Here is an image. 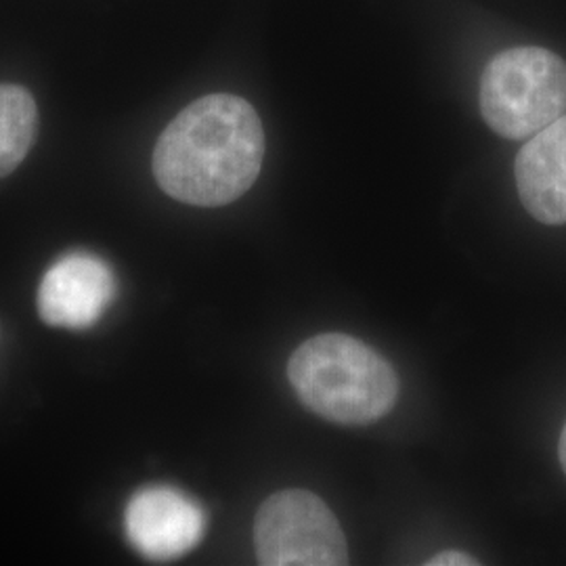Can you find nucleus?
I'll use <instances>...</instances> for the list:
<instances>
[{"mask_svg": "<svg viewBox=\"0 0 566 566\" xmlns=\"http://www.w3.org/2000/svg\"><path fill=\"white\" fill-rule=\"evenodd\" d=\"M130 546L151 560H175L202 542L206 533L203 507L181 489L145 486L137 491L124 512Z\"/></svg>", "mask_w": 566, "mask_h": 566, "instance_id": "nucleus-5", "label": "nucleus"}, {"mask_svg": "<svg viewBox=\"0 0 566 566\" xmlns=\"http://www.w3.org/2000/svg\"><path fill=\"white\" fill-rule=\"evenodd\" d=\"M39 133V107L20 84H0V179L28 156Z\"/></svg>", "mask_w": 566, "mask_h": 566, "instance_id": "nucleus-8", "label": "nucleus"}, {"mask_svg": "<svg viewBox=\"0 0 566 566\" xmlns=\"http://www.w3.org/2000/svg\"><path fill=\"white\" fill-rule=\"evenodd\" d=\"M514 175L521 202L533 219L566 223V114L528 137Z\"/></svg>", "mask_w": 566, "mask_h": 566, "instance_id": "nucleus-7", "label": "nucleus"}, {"mask_svg": "<svg viewBox=\"0 0 566 566\" xmlns=\"http://www.w3.org/2000/svg\"><path fill=\"white\" fill-rule=\"evenodd\" d=\"M114 296L112 266L95 254L70 252L46 269L36 304L44 324L86 329L102 319Z\"/></svg>", "mask_w": 566, "mask_h": 566, "instance_id": "nucleus-6", "label": "nucleus"}, {"mask_svg": "<svg viewBox=\"0 0 566 566\" xmlns=\"http://www.w3.org/2000/svg\"><path fill=\"white\" fill-rule=\"evenodd\" d=\"M254 547L264 566L348 565L340 523L322 497L304 489L264 500L254 521Z\"/></svg>", "mask_w": 566, "mask_h": 566, "instance_id": "nucleus-4", "label": "nucleus"}, {"mask_svg": "<svg viewBox=\"0 0 566 566\" xmlns=\"http://www.w3.org/2000/svg\"><path fill=\"white\" fill-rule=\"evenodd\" d=\"M430 566H470L479 565V560H474L472 556L462 554V552H441L437 554L432 560H428Z\"/></svg>", "mask_w": 566, "mask_h": 566, "instance_id": "nucleus-9", "label": "nucleus"}, {"mask_svg": "<svg viewBox=\"0 0 566 566\" xmlns=\"http://www.w3.org/2000/svg\"><path fill=\"white\" fill-rule=\"evenodd\" d=\"M287 380L306 409L336 424H371L399 399L392 365L369 344L336 332L304 340L290 357Z\"/></svg>", "mask_w": 566, "mask_h": 566, "instance_id": "nucleus-2", "label": "nucleus"}, {"mask_svg": "<svg viewBox=\"0 0 566 566\" xmlns=\"http://www.w3.org/2000/svg\"><path fill=\"white\" fill-rule=\"evenodd\" d=\"M264 160L263 122L229 93L187 105L164 128L151 168L166 196L191 206H227L256 182Z\"/></svg>", "mask_w": 566, "mask_h": 566, "instance_id": "nucleus-1", "label": "nucleus"}, {"mask_svg": "<svg viewBox=\"0 0 566 566\" xmlns=\"http://www.w3.org/2000/svg\"><path fill=\"white\" fill-rule=\"evenodd\" d=\"M481 114L497 135L518 142L566 114V63L542 46L507 49L481 78Z\"/></svg>", "mask_w": 566, "mask_h": 566, "instance_id": "nucleus-3", "label": "nucleus"}, {"mask_svg": "<svg viewBox=\"0 0 566 566\" xmlns=\"http://www.w3.org/2000/svg\"><path fill=\"white\" fill-rule=\"evenodd\" d=\"M558 458H560V464H563L566 472V424L563 428V434H560V443H558Z\"/></svg>", "mask_w": 566, "mask_h": 566, "instance_id": "nucleus-10", "label": "nucleus"}]
</instances>
